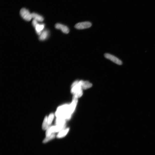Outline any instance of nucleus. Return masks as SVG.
Returning <instances> with one entry per match:
<instances>
[{
    "label": "nucleus",
    "mask_w": 155,
    "mask_h": 155,
    "mask_svg": "<svg viewBox=\"0 0 155 155\" xmlns=\"http://www.w3.org/2000/svg\"><path fill=\"white\" fill-rule=\"evenodd\" d=\"M32 17V18L38 22H42L44 20L43 18L41 16L39 15L36 13H32L31 14Z\"/></svg>",
    "instance_id": "nucleus-8"
},
{
    "label": "nucleus",
    "mask_w": 155,
    "mask_h": 155,
    "mask_svg": "<svg viewBox=\"0 0 155 155\" xmlns=\"http://www.w3.org/2000/svg\"><path fill=\"white\" fill-rule=\"evenodd\" d=\"M20 14L21 17L26 21H30L32 19L31 14L26 9H22L20 11Z\"/></svg>",
    "instance_id": "nucleus-3"
},
{
    "label": "nucleus",
    "mask_w": 155,
    "mask_h": 155,
    "mask_svg": "<svg viewBox=\"0 0 155 155\" xmlns=\"http://www.w3.org/2000/svg\"><path fill=\"white\" fill-rule=\"evenodd\" d=\"M71 114L69 105H65L59 107L57 109L56 115L58 118L69 119L70 118Z\"/></svg>",
    "instance_id": "nucleus-1"
},
{
    "label": "nucleus",
    "mask_w": 155,
    "mask_h": 155,
    "mask_svg": "<svg viewBox=\"0 0 155 155\" xmlns=\"http://www.w3.org/2000/svg\"><path fill=\"white\" fill-rule=\"evenodd\" d=\"M92 26V24L89 22H82L78 23L75 26V28L78 29H83L89 28Z\"/></svg>",
    "instance_id": "nucleus-4"
},
{
    "label": "nucleus",
    "mask_w": 155,
    "mask_h": 155,
    "mask_svg": "<svg viewBox=\"0 0 155 155\" xmlns=\"http://www.w3.org/2000/svg\"><path fill=\"white\" fill-rule=\"evenodd\" d=\"M65 119L58 118L56 120V124L57 125H65Z\"/></svg>",
    "instance_id": "nucleus-13"
},
{
    "label": "nucleus",
    "mask_w": 155,
    "mask_h": 155,
    "mask_svg": "<svg viewBox=\"0 0 155 155\" xmlns=\"http://www.w3.org/2000/svg\"><path fill=\"white\" fill-rule=\"evenodd\" d=\"M54 115L52 114L50 115L48 119V125L51 124L54 118Z\"/></svg>",
    "instance_id": "nucleus-15"
},
{
    "label": "nucleus",
    "mask_w": 155,
    "mask_h": 155,
    "mask_svg": "<svg viewBox=\"0 0 155 155\" xmlns=\"http://www.w3.org/2000/svg\"><path fill=\"white\" fill-rule=\"evenodd\" d=\"M49 34L48 31L45 30L43 31L41 33V35L39 37V39L41 41H43L46 39Z\"/></svg>",
    "instance_id": "nucleus-10"
},
{
    "label": "nucleus",
    "mask_w": 155,
    "mask_h": 155,
    "mask_svg": "<svg viewBox=\"0 0 155 155\" xmlns=\"http://www.w3.org/2000/svg\"><path fill=\"white\" fill-rule=\"evenodd\" d=\"M45 25L44 24H38L35 28L37 34L40 35L42 33L41 31L44 28Z\"/></svg>",
    "instance_id": "nucleus-9"
},
{
    "label": "nucleus",
    "mask_w": 155,
    "mask_h": 155,
    "mask_svg": "<svg viewBox=\"0 0 155 155\" xmlns=\"http://www.w3.org/2000/svg\"><path fill=\"white\" fill-rule=\"evenodd\" d=\"M71 92L74 96L78 98L83 95L82 88L79 84V81H75L71 86Z\"/></svg>",
    "instance_id": "nucleus-2"
},
{
    "label": "nucleus",
    "mask_w": 155,
    "mask_h": 155,
    "mask_svg": "<svg viewBox=\"0 0 155 155\" xmlns=\"http://www.w3.org/2000/svg\"><path fill=\"white\" fill-rule=\"evenodd\" d=\"M38 21H37L35 20L34 19L32 22V24L33 27H36V26L38 24Z\"/></svg>",
    "instance_id": "nucleus-16"
},
{
    "label": "nucleus",
    "mask_w": 155,
    "mask_h": 155,
    "mask_svg": "<svg viewBox=\"0 0 155 155\" xmlns=\"http://www.w3.org/2000/svg\"><path fill=\"white\" fill-rule=\"evenodd\" d=\"M79 83L83 89H86L89 88L92 86V85L87 81H79Z\"/></svg>",
    "instance_id": "nucleus-7"
},
{
    "label": "nucleus",
    "mask_w": 155,
    "mask_h": 155,
    "mask_svg": "<svg viewBox=\"0 0 155 155\" xmlns=\"http://www.w3.org/2000/svg\"><path fill=\"white\" fill-rule=\"evenodd\" d=\"M48 119L47 116H46L42 124V128L43 130H46L48 128Z\"/></svg>",
    "instance_id": "nucleus-12"
},
{
    "label": "nucleus",
    "mask_w": 155,
    "mask_h": 155,
    "mask_svg": "<svg viewBox=\"0 0 155 155\" xmlns=\"http://www.w3.org/2000/svg\"><path fill=\"white\" fill-rule=\"evenodd\" d=\"M104 56L106 58L112 61L113 62L117 64L122 65V61L114 55L109 54V53H106L104 54Z\"/></svg>",
    "instance_id": "nucleus-5"
},
{
    "label": "nucleus",
    "mask_w": 155,
    "mask_h": 155,
    "mask_svg": "<svg viewBox=\"0 0 155 155\" xmlns=\"http://www.w3.org/2000/svg\"><path fill=\"white\" fill-rule=\"evenodd\" d=\"M69 131L68 128L65 129V130H61V131L57 135V137L58 138H61L64 137L66 135L67 133H68Z\"/></svg>",
    "instance_id": "nucleus-11"
},
{
    "label": "nucleus",
    "mask_w": 155,
    "mask_h": 155,
    "mask_svg": "<svg viewBox=\"0 0 155 155\" xmlns=\"http://www.w3.org/2000/svg\"><path fill=\"white\" fill-rule=\"evenodd\" d=\"M55 27L57 29H60L63 33L68 34L69 32V29L67 26L61 24L60 23H57L55 25Z\"/></svg>",
    "instance_id": "nucleus-6"
},
{
    "label": "nucleus",
    "mask_w": 155,
    "mask_h": 155,
    "mask_svg": "<svg viewBox=\"0 0 155 155\" xmlns=\"http://www.w3.org/2000/svg\"><path fill=\"white\" fill-rule=\"evenodd\" d=\"M55 137V135L54 134H52L50 136L46 137L45 139L43 141V142L44 143H46L49 141L54 138Z\"/></svg>",
    "instance_id": "nucleus-14"
}]
</instances>
